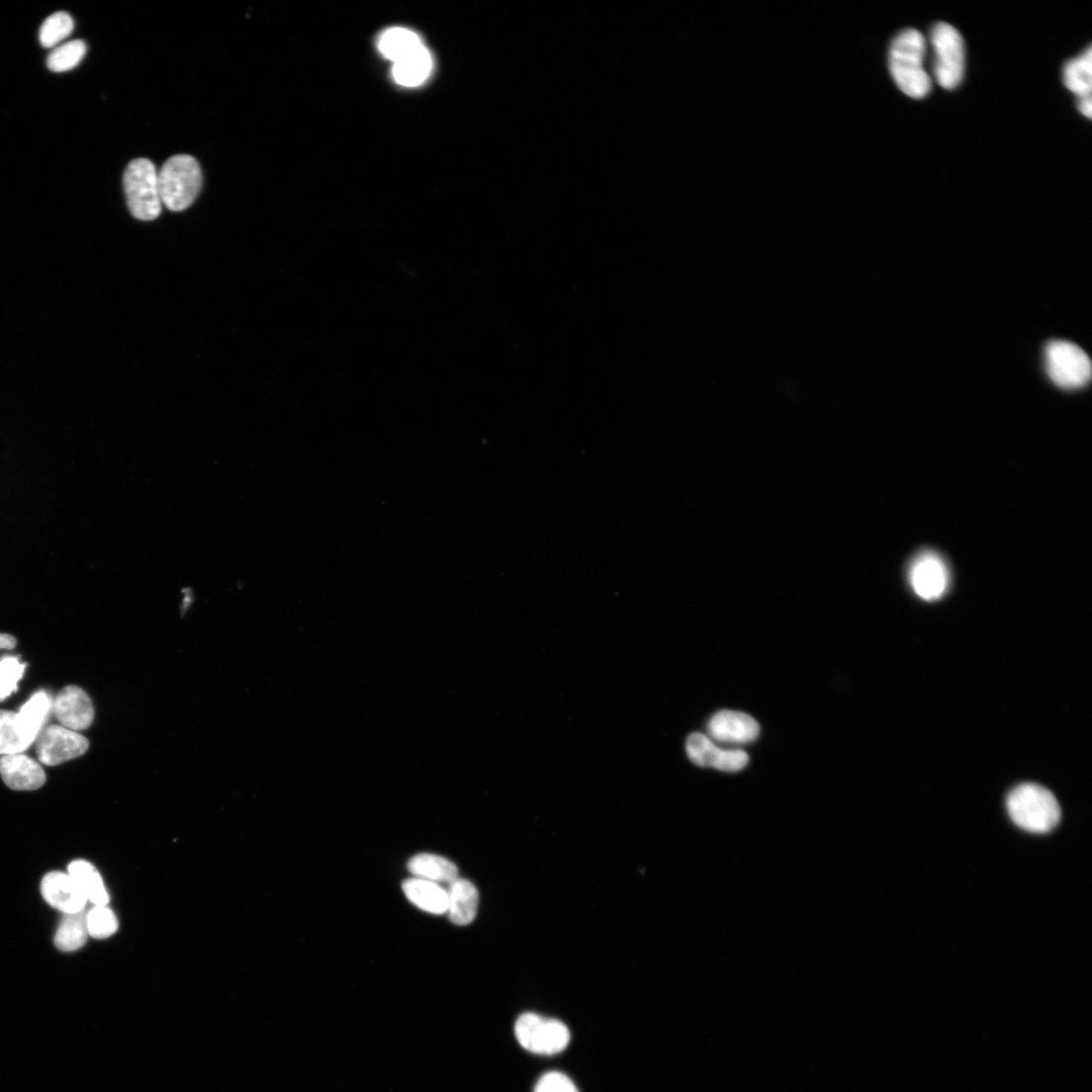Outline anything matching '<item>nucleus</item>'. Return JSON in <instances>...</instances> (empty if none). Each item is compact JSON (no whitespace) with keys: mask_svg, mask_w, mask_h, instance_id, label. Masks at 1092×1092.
<instances>
[{"mask_svg":"<svg viewBox=\"0 0 1092 1092\" xmlns=\"http://www.w3.org/2000/svg\"><path fill=\"white\" fill-rule=\"evenodd\" d=\"M54 712L60 723L73 732L85 731L95 718L90 696L81 688L67 686L57 695Z\"/></svg>","mask_w":1092,"mask_h":1092,"instance_id":"nucleus-12","label":"nucleus"},{"mask_svg":"<svg viewBox=\"0 0 1092 1092\" xmlns=\"http://www.w3.org/2000/svg\"><path fill=\"white\" fill-rule=\"evenodd\" d=\"M515 1035L525 1050L540 1056L559 1054L568 1046L571 1038L569 1029L561 1022L532 1013L518 1018Z\"/></svg>","mask_w":1092,"mask_h":1092,"instance_id":"nucleus-7","label":"nucleus"},{"mask_svg":"<svg viewBox=\"0 0 1092 1092\" xmlns=\"http://www.w3.org/2000/svg\"><path fill=\"white\" fill-rule=\"evenodd\" d=\"M68 874L95 907L109 904V897L103 878L93 864L85 860L73 861L68 867Z\"/></svg>","mask_w":1092,"mask_h":1092,"instance_id":"nucleus-17","label":"nucleus"},{"mask_svg":"<svg viewBox=\"0 0 1092 1092\" xmlns=\"http://www.w3.org/2000/svg\"><path fill=\"white\" fill-rule=\"evenodd\" d=\"M709 739L730 745H746L760 735V725L751 715L740 711L722 710L709 720Z\"/></svg>","mask_w":1092,"mask_h":1092,"instance_id":"nucleus-11","label":"nucleus"},{"mask_svg":"<svg viewBox=\"0 0 1092 1092\" xmlns=\"http://www.w3.org/2000/svg\"><path fill=\"white\" fill-rule=\"evenodd\" d=\"M909 582L917 597L936 601L944 597L950 586V571L944 558L933 550L917 553L910 564Z\"/></svg>","mask_w":1092,"mask_h":1092,"instance_id":"nucleus-8","label":"nucleus"},{"mask_svg":"<svg viewBox=\"0 0 1092 1092\" xmlns=\"http://www.w3.org/2000/svg\"><path fill=\"white\" fill-rule=\"evenodd\" d=\"M40 890L44 900L65 914L85 910L89 902L68 873H48L43 878Z\"/></svg>","mask_w":1092,"mask_h":1092,"instance_id":"nucleus-13","label":"nucleus"},{"mask_svg":"<svg viewBox=\"0 0 1092 1092\" xmlns=\"http://www.w3.org/2000/svg\"><path fill=\"white\" fill-rule=\"evenodd\" d=\"M118 927L115 914L106 907H95L88 912L89 934L95 939H107L112 936Z\"/></svg>","mask_w":1092,"mask_h":1092,"instance_id":"nucleus-27","label":"nucleus"},{"mask_svg":"<svg viewBox=\"0 0 1092 1092\" xmlns=\"http://www.w3.org/2000/svg\"><path fill=\"white\" fill-rule=\"evenodd\" d=\"M52 703L45 692L36 693L18 713L27 733L36 740L50 712Z\"/></svg>","mask_w":1092,"mask_h":1092,"instance_id":"nucleus-24","label":"nucleus"},{"mask_svg":"<svg viewBox=\"0 0 1092 1092\" xmlns=\"http://www.w3.org/2000/svg\"><path fill=\"white\" fill-rule=\"evenodd\" d=\"M422 46L424 45L420 36L403 28L388 30L381 36L379 43L381 53L394 63L406 58Z\"/></svg>","mask_w":1092,"mask_h":1092,"instance_id":"nucleus-20","label":"nucleus"},{"mask_svg":"<svg viewBox=\"0 0 1092 1092\" xmlns=\"http://www.w3.org/2000/svg\"><path fill=\"white\" fill-rule=\"evenodd\" d=\"M26 667L27 665L22 664L16 657H5L0 660V701L18 691V683L22 680Z\"/></svg>","mask_w":1092,"mask_h":1092,"instance_id":"nucleus-28","label":"nucleus"},{"mask_svg":"<svg viewBox=\"0 0 1092 1092\" xmlns=\"http://www.w3.org/2000/svg\"><path fill=\"white\" fill-rule=\"evenodd\" d=\"M933 53V74L941 88L959 87L965 73V43L960 32L948 23H938L929 32Z\"/></svg>","mask_w":1092,"mask_h":1092,"instance_id":"nucleus-4","label":"nucleus"},{"mask_svg":"<svg viewBox=\"0 0 1092 1092\" xmlns=\"http://www.w3.org/2000/svg\"><path fill=\"white\" fill-rule=\"evenodd\" d=\"M1045 363L1051 381L1062 389H1081L1091 379V361L1085 351L1074 343L1063 340L1049 342L1045 348Z\"/></svg>","mask_w":1092,"mask_h":1092,"instance_id":"nucleus-6","label":"nucleus"},{"mask_svg":"<svg viewBox=\"0 0 1092 1092\" xmlns=\"http://www.w3.org/2000/svg\"><path fill=\"white\" fill-rule=\"evenodd\" d=\"M1078 109L1080 112L1088 118H1091L1092 113V99L1091 96L1078 99Z\"/></svg>","mask_w":1092,"mask_h":1092,"instance_id":"nucleus-30","label":"nucleus"},{"mask_svg":"<svg viewBox=\"0 0 1092 1092\" xmlns=\"http://www.w3.org/2000/svg\"><path fill=\"white\" fill-rule=\"evenodd\" d=\"M432 65L429 51L422 46L406 58L394 63L393 76L396 83L402 87H419L429 77Z\"/></svg>","mask_w":1092,"mask_h":1092,"instance_id":"nucleus-18","label":"nucleus"},{"mask_svg":"<svg viewBox=\"0 0 1092 1092\" xmlns=\"http://www.w3.org/2000/svg\"><path fill=\"white\" fill-rule=\"evenodd\" d=\"M402 892L414 906L426 912L443 914L448 911V890L438 883L414 877L403 881Z\"/></svg>","mask_w":1092,"mask_h":1092,"instance_id":"nucleus-15","label":"nucleus"},{"mask_svg":"<svg viewBox=\"0 0 1092 1092\" xmlns=\"http://www.w3.org/2000/svg\"><path fill=\"white\" fill-rule=\"evenodd\" d=\"M1008 815L1018 827L1046 834L1055 830L1061 819L1056 797L1038 784L1026 783L1011 790L1006 799Z\"/></svg>","mask_w":1092,"mask_h":1092,"instance_id":"nucleus-2","label":"nucleus"},{"mask_svg":"<svg viewBox=\"0 0 1092 1092\" xmlns=\"http://www.w3.org/2000/svg\"><path fill=\"white\" fill-rule=\"evenodd\" d=\"M124 189L131 214L141 221L157 219L162 210L158 172L145 158L133 160L124 174Z\"/></svg>","mask_w":1092,"mask_h":1092,"instance_id":"nucleus-5","label":"nucleus"},{"mask_svg":"<svg viewBox=\"0 0 1092 1092\" xmlns=\"http://www.w3.org/2000/svg\"><path fill=\"white\" fill-rule=\"evenodd\" d=\"M87 51L88 47L84 40H70V42L54 48L47 58V66L51 71L57 73L70 71L83 61Z\"/></svg>","mask_w":1092,"mask_h":1092,"instance_id":"nucleus-25","label":"nucleus"},{"mask_svg":"<svg viewBox=\"0 0 1092 1092\" xmlns=\"http://www.w3.org/2000/svg\"><path fill=\"white\" fill-rule=\"evenodd\" d=\"M88 912L65 914L55 936V946L62 952L83 948L89 939Z\"/></svg>","mask_w":1092,"mask_h":1092,"instance_id":"nucleus-22","label":"nucleus"},{"mask_svg":"<svg viewBox=\"0 0 1092 1092\" xmlns=\"http://www.w3.org/2000/svg\"><path fill=\"white\" fill-rule=\"evenodd\" d=\"M535 1092H579V1090L568 1076L553 1071L540 1079Z\"/></svg>","mask_w":1092,"mask_h":1092,"instance_id":"nucleus-29","label":"nucleus"},{"mask_svg":"<svg viewBox=\"0 0 1092 1092\" xmlns=\"http://www.w3.org/2000/svg\"><path fill=\"white\" fill-rule=\"evenodd\" d=\"M1063 83L1068 91L1083 98L1091 96L1092 49L1089 47L1078 57L1068 61L1063 69Z\"/></svg>","mask_w":1092,"mask_h":1092,"instance_id":"nucleus-23","label":"nucleus"},{"mask_svg":"<svg viewBox=\"0 0 1092 1092\" xmlns=\"http://www.w3.org/2000/svg\"><path fill=\"white\" fill-rule=\"evenodd\" d=\"M926 53V38L915 29L902 31L890 45V74L900 90L911 99H924L932 91V78L924 68Z\"/></svg>","mask_w":1092,"mask_h":1092,"instance_id":"nucleus-1","label":"nucleus"},{"mask_svg":"<svg viewBox=\"0 0 1092 1092\" xmlns=\"http://www.w3.org/2000/svg\"><path fill=\"white\" fill-rule=\"evenodd\" d=\"M35 741L25 730L17 712L0 710V755L21 754Z\"/></svg>","mask_w":1092,"mask_h":1092,"instance_id":"nucleus-21","label":"nucleus"},{"mask_svg":"<svg viewBox=\"0 0 1092 1092\" xmlns=\"http://www.w3.org/2000/svg\"><path fill=\"white\" fill-rule=\"evenodd\" d=\"M158 182L162 205L174 212L184 211L192 205L201 188L198 162L189 155L174 156L158 172Z\"/></svg>","mask_w":1092,"mask_h":1092,"instance_id":"nucleus-3","label":"nucleus"},{"mask_svg":"<svg viewBox=\"0 0 1092 1092\" xmlns=\"http://www.w3.org/2000/svg\"><path fill=\"white\" fill-rule=\"evenodd\" d=\"M0 775L7 786L19 791L36 790L46 782L43 767L23 754L0 758Z\"/></svg>","mask_w":1092,"mask_h":1092,"instance_id":"nucleus-14","label":"nucleus"},{"mask_svg":"<svg viewBox=\"0 0 1092 1092\" xmlns=\"http://www.w3.org/2000/svg\"><path fill=\"white\" fill-rule=\"evenodd\" d=\"M36 748L40 763L57 765L85 755L90 743L64 726L51 725L38 735Z\"/></svg>","mask_w":1092,"mask_h":1092,"instance_id":"nucleus-9","label":"nucleus"},{"mask_svg":"<svg viewBox=\"0 0 1092 1092\" xmlns=\"http://www.w3.org/2000/svg\"><path fill=\"white\" fill-rule=\"evenodd\" d=\"M448 911L451 920L458 925L473 921L477 911L478 893L469 880L458 878L448 889Z\"/></svg>","mask_w":1092,"mask_h":1092,"instance_id":"nucleus-16","label":"nucleus"},{"mask_svg":"<svg viewBox=\"0 0 1092 1092\" xmlns=\"http://www.w3.org/2000/svg\"><path fill=\"white\" fill-rule=\"evenodd\" d=\"M687 754L695 764L723 772H739L750 761L746 752L719 748L708 737L698 733L688 739Z\"/></svg>","mask_w":1092,"mask_h":1092,"instance_id":"nucleus-10","label":"nucleus"},{"mask_svg":"<svg viewBox=\"0 0 1092 1092\" xmlns=\"http://www.w3.org/2000/svg\"><path fill=\"white\" fill-rule=\"evenodd\" d=\"M408 870L417 878L438 884H452L459 877L458 867L450 860L433 854H419L408 863Z\"/></svg>","mask_w":1092,"mask_h":1092,"instance_id":"nucleus-19","label":"nucleus"},{"mask_svg":"<svg viewBox=\"0 0 1092 1092\" xmlns=\"http://www.w3.org/2000/svg\"><path fill=\"white\" fill-rule=\"evenodd\" d=\"M74 29L70 15L59 12L48 17L39 29V42L44 48L52 49L68 37Z\"/></svg>","mask_w":1092,"mask_h":1092,"instance_id":"nucleus-26","label":"nucleus"},{"mask_svg":"<svg viewBox=\"0 0 1092 1092\" xmlns=\"http://www.w3.org/2000/svg\"><path fill=\"white\" fill-rule=\"evenodd\" d=\"M17 645V639L10 635L0 633V649L12 650Z\"/></svg>","mask_w":1092,"mask_h":1092,"instance_id":"nucleus-31","label":"nucleus"}]
</instances>
